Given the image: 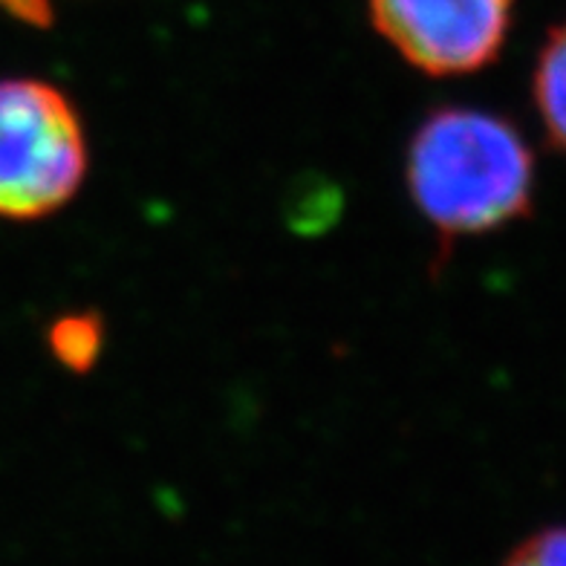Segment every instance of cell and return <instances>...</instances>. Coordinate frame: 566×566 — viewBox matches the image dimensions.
Masks as SVG:
<instances>
[{"instance_id": "1", "label": "cell", "mask_w": 566, "mask_h": 566, "mask_svg": "<svg viewBox=\"0 0 566 566\" xmlns=\"http://www.w3.org/2000/svg\"><path fill=\"white\" fill-rule=\"evenodd\" d=\"M408 191L446 240L489 234L535 200V157L512 122L474 107L431 113L408 145Z\"/></svg>"}, {"instance_id": "2", "label": "cell", "mask_w": 566, "mask_h": 566, "mask_svg": "<svg viewBox=\"0 0 566 566\" xmlns=\"http://www.w3.org/2000/svg\"><path fill=\"white\" fill-rule=\"evenodd\" d=\"M87 174L78 111L38 78L0 82V217L41 220L67 206Z\"/></svg>"}, {"instance_id": "3", "label": "cell", "mask_w": 566, "mask_h": 566, "mask_svg": "<svg viewBox=\"0 0 566 566\" xmlns=\"http://www.w3.org/2000/svg\"><path fill=\"white\" fill-rule=\"evenodd\" d=\"M512 9L514 0H370L376 32L428 75L489 67L506 44Z\"/></svg>"}, {"instance_id": "4", "label": "cell", "mask_w": 566, "mask_h": 566, "mask_svg": "<svg viewBox=\"0 0 566 566\" xmlns=\"http://www.w3.org/2000/svg\"><path fill=\"white\" fill-rule=\"evenodd\" d=\"M532 96L546 136L566 154V21L546 35L537 53Z\"/></svg>"}, {"instance_id": "5", "label": "cell", "mask_w": 566, "mask_h": 566, "mask_svg": "<svg viewBox=\"0 0 566 566\" xmlns=\"http://www.w3.org/2000/svg\"><path fill=\"white\" fill-rule=\"evenodd\" d=\"M98 342H102V333H98L96 318H84V315H75V318L59 321L53 327V353L73 370H82L87 367L98 353Z\"/></svg>"}, {"instance_id": "6", "label": "cell", "mask_w": 566, "mask_h": 566, "mask_svg": "<svg viewBox=\"0 0 566 566\" xmlns=\"http://www.w3.org/2000/svg\"><path fill=\"white\" fill-rule=\"evenodd\" d=\"M503 566H566V526H544L523 537Z\"/></svg>"}, {"instance_id": "7", "label": "cell", "mask_w": 566, "mask_h": 566, "mask_svg": "<svg viewBox=\"0 0 566 566\" xmlns=\"http://www.w3.org/2000/svg\"><path fill=\"white\" fill-rule=\"evenodd\" d=\"M15 18L27 23L50 21V0H0Z\"/></svg>"}]
</instances>
